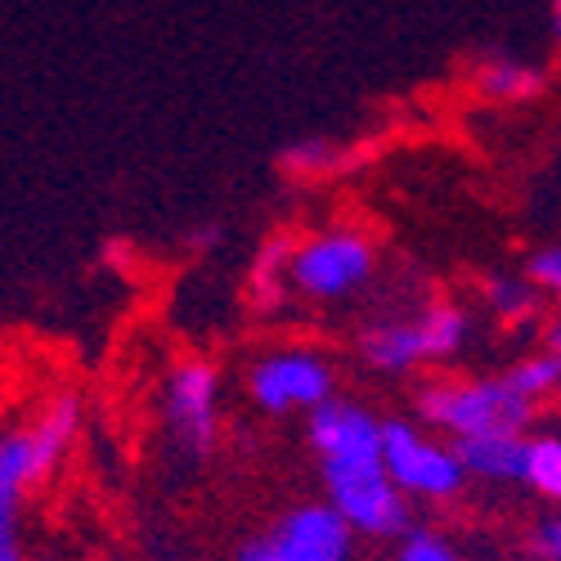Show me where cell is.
Listing matches in <instances>:
<instances>
[{
    "label": "cell",
    "instance_id": "obj_1",
    "mask_svg": "<svg viewBox=\"0 0 561 561\" xmlns=\"http://www.w3.org/2000/svg\"><path fill=\"white\" fill-rule=\"evenodd\" d=\"M306 440L319 458L323 503L359 539H400L409 530V499L391 485L382 467V417L359 400L333 396L306 413Z\"/></svg>",
    "mask_w": 561,
    "mask_h": 561
},
{
    "label": "cell",
    "instance_id": "obj_2",
    "mask_svg": "<svg viewBox=\"0 0 561 561\" xmlns=\"http://www.w3.org/2000/svg\"><path fill=\"white\" fill-rule=\"evenodd\" d=\"M81 436V400L55 396L32 423L0 432V561H23V503L59 472V462Z\"/></svg>",
    "mask_w": 561,
    "mask_h": 561
},
{
    "label": "cell",
    "instance_id": "obj_3",
    "mask_svg": "<svg viewBox=\"0 0 561 561\" xmlns=\"http://www.w3.org/2000/svg\"><path fill=\"white\" fill-rule=\"evenodd\" d=\"M417 417L449 436V440H477V436H526L535 404L512 391L503 378H432L413 396Z\"/></svg>",
    "mask_w": 561,
    "mask_h": 561
},
{
    "label": "cell",
    "instance_id": "obj_4",
    "mask_svg": "<svg viewBox=\"0 0 561 561\" xmlns=\"http://www.w3.org/2000/svg\"><path fill=\"white\" fill-rule=\"evenodd\" d=\"M467 337H472V314H467L458 301H432L417 314L368 323L355 342V351L373 373H382V378H404L413 368L454 359L467 346Z\"/></svg>",
    "mask_w": 561,
    "mask_h": 561
},
{
    "label": "cell",
    "instance_id": "obj_5",
    "mask_svg": "<svg viewBox=\"0 0 561 561\" xmlns=\"http://www.w3.org/2000/svg\"><path fill=\"white\" fill-rule=\"evenodd\" d=\"M373 274H378V248H373L368 233L346 229V225L297 239L284 265L288 293L319 301V306H333V301L364 293L373 284Z\"/></svg>",
    "mask_w": 561,
    "mask_h": 561
},
{
    "label": "cell",
    "instance_id": "obj_6",
    "mask_svg": "<svg viewBox=\"0 0 561 561\" xmlns=\"http://www.w3.org/2000/svg\"><path fill=\"white\" fill-rule=\"evenodd\" d=\"M248 396L270 417L314 413L337 396V368L314 346H274L248 364Z\"/></svg>",
    "mask_w": 561,
    "mask_h": 561
},
{
    "label": "cell",
    "instance_id": "obj_7",
    "mask_svg": "<svg viewBox=\"0 0 561 561\" xmlns=\"http://www.w3.org/2000/svg\"><path fill=\"white\" fill-rule=\"evenodd\" d=\"M382 467L391 485L417 503H449L467 485L454 445L436 440L417 423H404V417H387L382 423Z\"/></svg>",
    "mask_w": 561,
    "mask_h": 561
},
{
    "label": "cell",
    "instance_id": "obj_8",
    "mask_svg": "<svg viewBox=\"0 0 561 561\" xmlns=\"http://www.w3.org/2000/svg\"><path fill=\"white\" fill-rule=\"evenodd\" d=\"M355 535L329 503H297L270 530L243 539L233 561H351Z\"/></svg>",
    "mask_w": 561,
    "mask_h": 561
},
{
    "label": "cell",
    "instance_id": "obj_9",
    "mask_svg": "<svg viewBox=\"0 0 561 561\" xmlns=\"http://www.w3.org/2000/svg\"><path fill=\"white\" fill-rule=\"evenodd\" d=\"M162 423L175 445L194 458H207L220 440V373L207 359H180L162 387Z\"/></svg>",
    "mask_w": 561,
    "mask_h": 561
},
{
    "label": "cell",
    "instance_id": "obj_10",
    "mask_svg": "<svg viewBox=\"0 0 561 561\" xmlns=\"http://www.w3.org/2000/svg\"><path fill=\"white\" fill-rule=\"evenodd\" d=\"M454 454L462 462L467 481L485 485H522V462H526V436H477V440H454Z\"/></svg>",
    "mask_w": 561,
    "mask_h": 561
},
{
    "label": "cell",
    "instance_id": "obj_11",
    "mask_svg": "<svg viewBox=\"0 0 561 561\" xmlns=\"http://www.w3.org/2000/svg\"><path fill=\"white\" fill-rule=\"evenodd\" d=\"M472 90L490 104H526L543 90V72L535 64H522V59H481L472 68Z\"/></svg>",
    "mask_w": 561,
    "mask_h": 561
},
{
    "label": "cell",
    "instance_id": "obj_12",
    "mask_svg": "<svg viewBox=\"0 0 561 561\" xmlns=\"http://www.w3.org/2000/svg\"><path fill=\"white\" fill-rule=\"evenodd\" d=\"M485 306L499 323H507V329H522V323H535L539 319V288L530 284L526 274H494L485 284Z\"/></svg>",
    "mask_w": 561,
    "mask_h": 561
},
{
    "label": "cell",
    "instance_id": "obj_13",
    "mask_svg": "<svg viewBox=\"0 0 561 561\" xmlns=\"http://www.w3.org/2000/svg\"><path fill=\"white\" fill-rule=\"evenodd\" d=\"M503 378L512 382V391H517L522 400H530V404L539 409L548 396L561 391V351H557V346H539V351H530L526 359L512 364Z\"/></svg>",
    "mask_w": 561,
    "mask_h": 561
},
{
    "label": "cell",
    "instance_id": "obj_14",
    "mask_svg": "<svg viewBox=\"0 0 561 561\" xmlns=\"http://www.w3.org/2000/svg\"><path fill=\"white\" fill-rule=\"evenodd\" d=\"M522 485L548 503H561V436H526Z\"/></svg>",
    "mask_w": 561,
    "mask_h": 561
},
{
    "label": "cell",
    "instance_id": "obj_15",
    "mask_svg": "<svg viewBox=\"0 0 561 561\" xmlns=\"http://www.w3.org/2000/svg\"><path fill=\"white\" fill-rule=\"evenodd\" d=\"M288 252H293V239H274L270 248H261L256 256V278H252V301L261 310H274L278 301L288 297V278H284V265H288Z\"/></svg>",
    "mask_w": 561,
    "mask_h": 561
},
{
    "label": "cell",
    "instance_id": "obj_16",
    "mask_svg": "<svg viewBox=\"0 0 561 561\" xmlns=\"http://www.w3.org/2000/svg\"><path fill=\"white\" fill-rule=\"evenodd\" d=\"M396 561H462L458 557V548L440 535V530H404L400 535V552H396Z\"/></svg>",
    "mask_w": 561,
    "mask_h": 561
},
{
    "label": "cell",
    "instance_id": "obj_17",
    "mask_svg": "<svg viewBox=\"0 0 561 561\" xmlns=\"http://www.w3.org/2000/svg\"><path fill=\"white\" fill-rule=\"evenodd\" d=\"M526 278L539 288V297L561 301V243L530 252V261H526Z\"/></svg>",
    "mask_w": 561,
    "mask_h": 561
},
{
    "label": "cell",
    "instance_id": "obj_18",
    "mask_svg": "<svg viewBox=\"0 0 561 561\" xmlns=\"http://www.w3.org/2000/svg\"><path fill=\"white\" fill-rule=\"evenodd\" d=\"M535 557L539 561H561V517H543L535 526Z\"/></svg>",
    "mask_w": 561,
    "mask_h": 561
},
{
    "label": "cell",
    "instance_id": "obj_19",
    "mask_svg": "<svg viewBox=\"0 0 561 561\" xmlns=\"http://www.w3.org/2000/svg\"><path fill=\"white\" fill-rule=\"evenodd\" d=\"M288 167H297V171H319V167H333V149L329 145H297V149H288Z\"/></svg>",
    "mask_w": 561,
    "mask_h": 561
},
{
    "label": "cell",
    "instance_id": "obj_20",
    "mask_svg": "<svg viewBox=\"0 0 561 561\" xmlns=\"http://www.w3.org/2000/svg\"><path fill=\"white\" fill-rule=\"evenodd\" d=\"M543 346H557L561 351V301H552V319H548V342Z\"/></svg>",
    "mask_w": 561,
    "mask_h": 561
},
{
    "label": "cell",
    "instance_id": "obj_21",
    "mask_svg": "<svg viewBox=\"0 0 561 561\" xmlns=\"http://www.w3.org/2000/svg\"><path fill=\"white\" fill-rule=\"evenodd\" d=\"M548 23H552V36H557V45H561V0H552V14H548Z\"/></svg>",
    "mask_w": 561,
    "mask_h": 561
}]
</instances>
